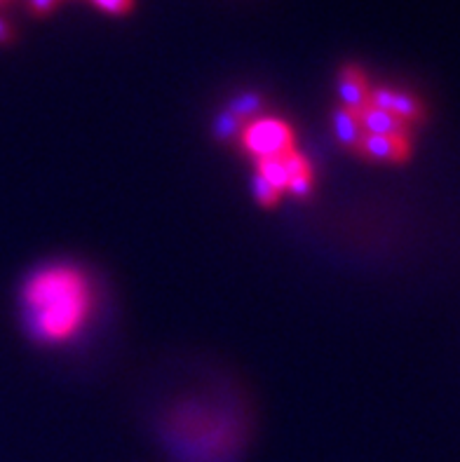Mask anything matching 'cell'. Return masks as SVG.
Listing matches in <instances>:
<instances>
[{
	"label": "cell",
	"mask_w": 460,
	"mask_h": 462,
	"mask_svg": "<svg viewBox=\"0 0 460 462\" xmlns=\"http://www.w3.org/2000/svg\"><path fill=\"white\" fill-rule=\"evenodd\" d=\"M153 434L167 462H242L251 437L249 409L233 383L214 378L169 399Z\"/></svg>",
	"instance_id": "1"
},
{
	"label": "cell",
	"mask_w": 460,
	"mask_h": 462,
	"mask_svg": "<svg viewBox=\"0 0 460 462\" xmlns=\"http://www.w3.org/2000/svg\"><path fill=\"white\" fill-rule=\"evenodd\" d=\"M23 331L38 346H64L88 327L94 310L89 273L73 261H47L19 289Z\"/></svg>",
	"instance_id": "2"
},
{
	"label": "cell",
	"mask_w": 460,
	"mask_h": 462,
	"mask_svg": "<svg viewBox=\"0 0 460 462\" xmlns=\"http://www.w3.org/2000/svg\"><path fill=\"white\" fill-rule=\"evenodd\" d=\"M239 148L254 162L270 158H285L286 152L296 151V134L292 125L273 116H258L247 123L239 132Z\"/></svg>",
	"instance_id": "3"
},
{
	"label": "cell",
	"mask_w": 460,
	"mask_h": 462,
	"mask_svg": "<svg viewBox=\"0 0 460 462\" xmlns=\"http://www.w3.org/2000/svg\"><path fill=\"white\" fill-rule=\"evenodd\" d=\"M355 152L371 162H404L411 155V134L402 136H373L361 134Z\"/></svg>",
	"instance_id": "4"
},
{
	"label": "cell",
	"mask_w": 460,
	"mask_h": 462,
	"mask_svg": "<svg viewBox=\"0 0 460 462\" xmlns=\"http://www.w3.org/2000/svg\"><path fill=\"white\" fill-rule=\"evenodd\" d=\"M369 106L392 113V116L399 117L407 125L423 123L426 120V108H423V104L416 99L414 94L408 92H397V89L390 88H371V92H369Z\"/></svg>",
	"instance_id": "5"
},
{
	"label": "cell",
	"mask_w": 460,
	"mask_h": 462,
	"mask_svg": "<svg viewBox=\"0 0 460 462\" xmlns=\"http://www.w3.org/2000/svg\"><path fill=\"white\" fill-rule=\"evenodd\" d=\"M336 92L338 101H341V108L350 113H360L361 108L369 106V92H371V85H369L367 73L360 69L357 64H345L343 69L338 70L336 76Z\"/></svg>",
	"instance_id": "6"
},
{
	"label": "cell",
	"mask_w": 460,
	"mask_h": 462,
	"mask_svg": "<svg viewBox=\"0 0 460 462\" xmlns=\"http://www.w3.org/2000/svg\"><path fill=\"white\" fill-rule=\"evenodd\" d=\"M357 123H360L361 134H373V136L408 134L407 123H402V120L392 116V113L373 108V106H367V108H361V111L357 113Z\"/></svg>",
	"instance_id": "7"
},
{
	"label": "cell",
	"mask_w": 460,
	"mask_h": 462,
	"mask_svg": "<svg viewBox=\"0 0 460 462\" xmlns=\"http://www.w3.org/2000/svg\"><path fill=\"white\" fill-rule=\"evenodd\" d=\"M285 162L286 171H289V188H286V193H292L294 198H308L314 186V171L310 160L305 158L304 152L292 151L285 155Z\"/></svg>",
	"instance_id": "8"
},
{
	"label": "cell",
	"mask_w": 460,
	"mask_h": 462,
	"mask_svg": "<svg viewBox=\"0 0 460 462\" xmlns=\"http://www.w3.org/2000/svg\"><path fill=\"white\" fill-rule=\"evenodd\" d=\"M333 134H336L341 146L355 151L357 141H360L361 136V129L360 123H357L355 113L345 111V108H336V111H333Z\"/></svg>",
	"instance_id": "9"
},
{
	"label": "cell",
	"mask_w": 460,
	"mask_h": 462,
	"mask_svg": "<svg viewBox=\"0 0 460 462\" xmlns=\"http://www.w3.org/2000/svg\"><path fill=\"white\" fill-rule=\"evenodd\" d=\"M266 183L275 188V190H280L282 195L286 193V188H289V171H286V162L285 158H270V160H261L257 162V171Z\"/></svg>",
	"instance_id": "10"
},
{
	"label": "cell",
	"mask_w": 460,
	"mask_h": 462,
	"mask_svg": "<svg viewBox=\"0 0 460 462\" xmlns=\"http://www.w3.org/2000/svg\"><path fill=\"white\" fill-rule=\"evenodd\" d=\"M261 108H263V97L258 92H242L228 101V111L233 113L242 125L251 123L254 117H258Z\"/></svg>",
	"instance_id": "11"
},
{
	"label": "cell",
	"mask_w": 460,
	"mask_h": 462,
	"mask_svg": "<svg viewBox=\"0 0 460 462\" xmlns=\"http://www.w3.org/2000/svg\"><path fill=\"white\" fill-rule=\"evenodd\" d=\"M245 125L239 123L238 117L233 113L221 111L219 116L214 117V123H211V132H214V139L216 141H223V143H230V141L239 139V132H242Z\"/></svg>",
	"instance_id": "12"
},
{
	"label": "cell",
	"mask_w": 460,
	"mask_h": 462,
	"mask_svg": "<svg viewBox=\"0 0 460 462\" xmlns=\"http://www.w3.org/2000/svg\"><path fill=\"white\" fill-rule=\"evenodd\" d=\"M251 195L257 199V205L266 207V209H273V207L280 205L282 193L280 190H275L270 183H266L258 174L251 176Z\"/></svg>",
	"instance_id": "13"
},
{
	"label": "cell",
	"mask_w": 460,
	"mask_h": 462,
	"mask_svg": "<svg viewBox=\"0 0 460 462\" xmlns=\"http://www.w3.org/2000/svg\"><path fill=\"white\" fill-rule=\"evenodd\" d=\"M89 3L108 14H127L135 7V0H89Z\"/></svg>",
	"instance_id": "14"
},
{
	"label": "cell",
	"mask_w": 460,
	"mask_h": 462,
	"mask_svg": "<svg viewBox=\"0 0 460 462\" xmlns=\"http://www.w3.org/2000/svg\"><path fill=\"white\" fill-rule=\"evenodd\" d=\"M29 3V10L38 17H45V14H52L57 10L59 0H26Z\"/></svg>",
	"instance_id": "15"
},
{
	"label": "cell",
	"mask_w": 460,
	"mask_h": 462,
	"mask_svg": "<svg viewBox=\"0 0 460 462\" xmlns=\"http://www.w3.org/2000/svg\"><path fill=\"white\" fill-rule=\"evenodd\" d=\"M14 41V31H12L10 23L0 17V45H7V42Z\"/></svg>",
	"instance_id": "16"
},
{
	"label": "cell",
	"mask_w": 460,
	"mask_h": 462,
	"mask_svg": "<svg viewBox=\"0 0 460 462\" xmlns=\"http://www.w3.org/2000/svg\"><path fill=\"white\" fill-rule=\"evenodd\" d=\"M12 0H0V7H5V5H10Z\"/></svg>",
	"instance_id": "17"
}]
</instances>
